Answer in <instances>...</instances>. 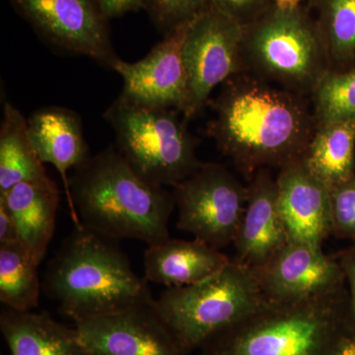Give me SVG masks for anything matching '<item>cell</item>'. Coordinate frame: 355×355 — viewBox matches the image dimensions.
<instances>
[{
	"mask_svg": "<svg viewBox=\"0 0 355 355\" xmlns=\"http://www.w3.org/2000/svg\"><path fill=\"white\" fill-rule=\"evenodd\" d=\"M214 111L209 135L251 176L302 159L315 132L305 105L295 95L250 77L228 79Z\"/></svg>",
	"mask_w": 355,
	"mask_h": 355,
	"instance_id": "1",
	"label": "cell"
},
{
	"mask_svg": "<svg viewBox=\"0 0 355 355\" xmlns=\"http://www.w3.org/2000/svg\"><path fill=\"white\" fill-rule=\"evenodd\" d=\"M69 190L81 224L98 234L147 246L170 238L173 193L144 179L116 148L105 149L74 169Z\"/></svg>",
	"mask_w": 355,
	"mask_h": 355,
	"instance_id": "2",
	"label": "cell"
},
{
	"mask_svg": "<svg viewBox=\"0 0 355 355\" xmlns=\"http://www.w3.org/2000/svg\"><path fill=\"white\" fill-rule=\"evenodd\" d=\"M114 242L81 225L49 263L44 291L74 322L155 300Z\"/></svg>",
	"mask_w": 355,
	"mask_h": 355,
	"instance_id": "3",
	"label": "cell"
},
{
	"mask_svg": "<svg viewBox=\"0 0 355 355\" xmlns=\"http://www.w3.org/2000/svg\"><path fill=\"white\" fill-rule=\"evenodd\" d=\"M347 328L343 291L297 302L266 300L202 345L203 355H336Z\"/></svg>",
	"mask_w": 355,
	"mask_h": 355,
	"instance_id": "4",
	"label": "cell"
},
{
	"mask_svg": "<svg viewBox=\"0 0 355 355\" xmlns=\"http://www.w3.org/2000/svg\"><path fill=\"white\" fill-rule=\"evenodd\" d=\"M265 301L253 268L231 260L202 282L169 287L154 300V306L190 354L249 316Z\"/></svg>",
	"mask_w": 355,
	"mask_h": 355,
	"instance_id": "5",
	"label": "cell"
},
{
	"mask_svg": "<svg viewBox=\"0 0 355 355\" xmlns=\"http://www.w3.org/2000/svg\"><path fill=\"white\" fill-rule=\"evenodd\" d=\"M179 114L135 104L121 95L104 114L119 153L144 179L165 188L176 186L202 165L196 140Z\"/></svg>",
	"mask_w": 355,
	"mask_h": 355,
	"instance_id": "6",
	"label": "cell"
},
{
	"mask_svg": "<svg viewBox=\"0 0 355 355\" xmlns=\"http://www.w3.org/2000/svg\"><path fill=\"white\" fill-rule=\"evenodd\" d=\"M244 58L286 87L312 90L328 71V53L316 20L302 7L272 4L245 27Z\"/></svg>",
	"mask_w": 355,
	"mask_h": 355,
	"instance_id": "7",
	"label": "cell"
},
{
	"mask_svg": "<svg viewBox=\"0 0 355 355\" xmlns=\"http://www.w3.org/2000/svg\"><path fill=\"white\" fill-rule=\"evenodd\" d=\"M177 227L217 250L232 245L248 200V187L227 168L202 163L173 187Z\"/></svg>",
	"mask_w": 355,
	"mask_h": 355,
	"instance_id": "8",
	"label": "cell"
},
{
	"mask_svg": "<svg viewBox=\"0 0 355 355\" xmlns=\"http://www.w3.org/2000/svg\"><path fill=\"white\" fill-rule=\"evenodd\" d=\"M245 27L209 4L189 23L183 43L187 100L181 114L191 120L219 85L241 71Z\"/></svg>",
	"mask_w": 355,
	"mask_h": 355,
	"instance_id": "9",
	"label": "cell"
},
{
	"mask_svg": "<svg viewBox=\"0 0 355 355\" xmlns=\"http://www.w3.org/2000/svg\"><path fill=\"white\" fill-rule=\"evenodd\" d=\"M13 6L46 41L103 67L119 58L110 39L108 18L96 0H11Z\"/></svg>",
	"mask_w": 355,
	"mask_h": 355,
	"instance_id": "10",
	"label": "cell"
},
{
	"mask_svg": "<svg viewBox=\"0 0 355 355\" xmlns=\"http://www.w3.org/2000/svg\"><path fill=\"white\" fill-rule=\"evenodd\" d=\"M88 355H188L150 304L76 322Z\"/></svg>",
	"mask_w": 355,
	"mask_h": 355,
	"instance_id": "11",
	"label": "cell"
},
{
	"mask_svg": "<svg viewBox=\"0 0 355 355\" xmlns=\"http://www.w3.org/2000/svg\"><path fill=\"white\" fill-rule=\"evenodd\" d=\"M266 300L297 302L343 291L340 263L323 248L289 242L268 263L254 268Z\"/></svg>",
	"mask_w": 355,
	"mask_h": 355,
	"instance_id": "12",
	"label": "cell"
},
{
	"mask_svg": "<svg viewBox=\"0 0 355 355\" xmlns=\"http://www.w3.org/2000/svg\"><path fill=\"white\" fill-rule=\"evenodd\" d=\"M189 23L167 33L142 60L128 62L119 58L114 62L112 69L123 79L121 97L142 106L181 113L187 100L182 50Z\"/></svg>",
	"mask_w": 355,
	"mask_h": 355,
	"instance_id": "13",
	"label": "cell"
},
{
	"mask_svg": "<svg viewBox=\"0 0 355 355\" xmlns=\"http://www.w3.org/2000/svg\"><path fill=\"white\" fill-rule=\"evenodd\" d=\"M291 242L279 205L277 179L259 170L248 186L244 216L235 236L233 261L248 268H260Z\"/></svg>",
	"mask_w": 355,
	"mask_h": 355,
	"instance_id": "14",
	"label": "cell"
},
{
	"mask_svg": "<svg viewBox=\"0 0 355 355\" xmlns=\"http://www.w3.org/2000/svg\"><path fill=\"white\" fill-rule=\"evenodd\" d=\"M280 214L291 242L323 247L331 235V190L302 161L289 163L277 178Z\"/></svg>",
	"mask_w": 355,
	"mask_h": 355,
	"instance_id": "15",
	"label": "cell"
},
{
	"mask_svg": "<svg viewBox=\"0 0 355 355\" xmlns=\"http://www.w3.org/2000/svg\"><path fill=\"white\" fill-rule=\"evenodd\" d=\"M28 130L42 162L55 166L62 177L70 216L76 227H80L83 224L70 196L69 177L70 170L76 169L90 157L80 116L62 107H46L28 119Z\"/></svg>",
	"mask_w": 355,
	"mask_h": 355,
	"instance_id": "16",
	"label": "cell"
},
{
	"mask_svg": "<svg viewBox=\"0 0 355 355\" xmlns=\"http://www.w3.org/2000/svg\"><path fill=\"white\" fill-rule=\"evenodd\" d=\"M220 250L200 240L169 239L147 246L144 279L169 287L198 284L216 275L230 263Z\"/></svg>",
	"mask_w": 355,
	"mask_h": 355,
	"instance_id": "17",
	"label": "cell"
},
{
	"mask_svg": "<svg viewBox=\"0 0 355 355\" xmlns=\"http://www.w3.org/2000/svg\"><path fill=\"white\" fill-rule=\"evenodd\" d=\"M0 202L13 217L21 242L38 263L53 239L60 195L51 178L22 182L0 193Z\"/></svg>",
	"mask_w": 355,
	"mask_h": 355,
	"instance_id": "18",
	"label": "cell"
},
{
	"mask_svg": "<svg viewBox=\"0 0 355 355\" xmlns=\"http://www.w3.org/2000/svg\"><path fill=\"white\" fill-rule=\"evenodd\" d=\"M0 331L11 355H88L76 327L69 328L46 312L4 308Z\"/></svg>",
	"mask_w": 355,
	"mask_h": 355,
	"instance_id": "19",
	"label": "cell"
},
{
	"mask_svg": "<svg viewBox=\"0 0 355 355\" xmlns=\"http://www.w3.org/2000/svg\"><path fill=\"white\" fill-rule=\"evenodd\" d=\"M355 119L318 125L302 161L330 190L355 175Z\"/></svg>",
	"mask_w": 355,
	"mask_h": 355,
	"instance_id": "20",
	"label": "cell"
},
{
	"mask_svg": "<svg viewBox=\"0 0 355 355\" xmlns=\"http://www.w3.org/2000/svg\"><path fill=\"white\" fill-rule=\"evenodd\" d=\"M48 178L30 139L28 120L14 105L6 102L0 127V193L22 182Z\"/></svg>",
	"mask_w": 355,
	"mask_h": 355,
	"instance_id": "21",
	"label": "cell"
},
{
	"mask_svg": "<svg viewBox=\"0 0 355 355\" xmlns=\"http://www.w3.org/2000/svg\"><path fill=\"white\" fill-rule=\"evenodd\" d=\"M39 265L22 243L0 246V302L4 307L32 311L38 306Z\"/></svg>",
	"mask_w": 355,
	"mask_h": 355,
	"instance_id": "22",
	"label": "cell"
},
{
	"mask_svg": "<svg viewBox=\"0 0 355 355\" xmlns=\"http://www.w3.org/2000/svg\"><path fill=\"white\" fill-rule=\"evenodd\" d=\"M317 23L329 60L355 58V0H315Z\"/></svg>",
	"mask_w": 355,
	"mask_h": 355,
	"instance_id": "23",
	"label": "cell"
},
{
	"mask_svg": "<svg viewBox=\"0 0 355 355\" xmlns=\"http://www.w3.org/2000/svg\"><path fill=\"white\" fill-rule=\"evenodd\" d=\"M317 125L355 119V69L328 70L313 89Z\"/></svg>",
	"mask_w": 355,
	"mask_h": 355,
	"instance_id": "24",
	"label": "cell"
},
{
	"mask_svg": "<svg viewBox=\"0 0 355 355\" xmlns=\"http://www.w3.org/2000/svg\"><path fill=\"white\" fill-rule=\"evenodd\" d=\"M209 4V0H144V8L166 34L190 22Z\"/></svg>",
	"mask_w": 355,
	"mask_h": 355,
	"instance_id": "25",
	"label": "cell"
},
{
	"mask_svg": "<svg viewBox=\"0 0 355 355\" xmlns=\"http://www.w3.org/2000/svg\"><path fill=\"white\" fill-rule=\"evenodd\" d=\"M331 234L355 240V175L331 190Z\"/></svg>",
	"mask_w": 355,
	"mask_h": 355,
	"instance_id": "26",
	"label": "cell"
},
{
	"mask_svg": "<svg viewBox=\"0 0 355 355\" xmlns=\"http://www.w3.org/2000/svg\"><path fill=\"white\" fill-rule=\"evenodd\" d=\"M209 3L243 27L258 19L272 4L270 0H209Z\"/></svg>",
	"mask_w": 355,
	"mask_h": 355,
	"instance_id": "27",
	"label": "cell"
},
{
	"mask_svg": "<svg viewBox=\"0 0 355 355\" xmlns=\"http://www.w3.org/2000/svg\"><path fill=\"white\" fill-rule=\"evenodd\" d=\"M345 279L349 286V299L347 301V328L349 333L355 335V246L343 252L338 260Z\"/></svg>",
	"mask_w": 355,
	"mask_h": 355,
	"instance_id": "28",
	"label": "cell"
},
{
	"mask_svg": "<svg viewBox=\"0 0 355 355\" xmlns=\"http://www.w3.org/2000/svg\"><path fill=\"white\" fill-rule=\"evenodd\" d=\"M103 14L107 18L116 17L123 14L144 8V0H96Z\"/></svg>",
	"mask_w": 355,
	"mask_h": 355,
	"instance_id": "29",
	"label": "cell"
},
{
	"mask_svg": "<svg viewBox=\"0 0 355 355\" xmlns=\"http://www.w3.org/2000/svg\"><path fill=\"white\" fill-rule=\"evenodd\" d=\"M21 242L17 225L10 212L0 202V246L19 244Z\"/></svg>",
	"mask_w": 355,
	"mask_h": 355,
	"instance_id": "30",
	"label": "cell"
},
{
	"mask_svg": "<svg viewBox=\"0 0 355 355\" xmlns=\"http://www.w3.org/2000/svg\"><path fill=\"white\" fill-rule=\"evenodd\" d=\"M336 355H355V335L347 333L343 336Z\"/></svg>",
	"mask_w": 355,
	"mask_h": 355,
	"instance_id": "31",
	"label": "cell"
},
{
	"mask_svg": "<svg viewBox=\"0 0 355 355\" xmlns=\"http://www.w3.org/2000/svg\"><path fill=\"white\" fill-rule=\"evenodd\" d=\"M273 6L282 7V8H293L300 6L302 0H270Z\"/></svg>",
	"mask_w": 355,
	"mask_h": 355,
	"instance_id": "32",
	"label": "cell"
}]
</instances>
